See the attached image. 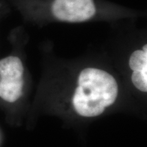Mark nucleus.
I'll list each match as a JSON object with an SVG mask.
<instances>
[{
  "label": "nucleus",
  "instance_id": "1",
  "mask_svg": "<svg viewBox=\"0 0 147 147\" xmlns=\"http://www.w3.org/2000/svg\"><path fill=\"white\" fill-rule=\"evenodd\" d=\"M118 84L110 74L103 69L87 67L80 71L73 105L78 115L93 117L104 113L115 102Z\"/></svg>",
  "mask_w": 147,
  "mask_h": 147
},
{
  "label": "nucleus",
  "instance_id": "2",
  "mask_svg": "<svg viewBox=\"0 0 147 147\" xmlns=\"http://www.w3.org/2000/svg\"><path fill=\"white\" fill-rule=\"evenodd\" d=\"M23 63L16 55H9L0 60V97L8 102H14L23 94Z\"/></svg>",
  "mask_w": 147,
  "mask_h": 147
},
{
  "label": "nucleus",
  "instance_id": "3",
  "mask_svg": "<svg viewBox=\"0 0 147 147\" xmlns=\"http://www.w3.org/2000/svg\"><path fill=\"white\" fill-rule=\"evenodd\" d=\"M51 12L60 21L81 23L95 16L96 5L93 0H54Z\"/></svg>",
  "mask_w": 147,
  "mask_h": 147
},
{
  "label": "nucleus",
  "instance_id": "4",
  "mask_svg": "<svg viewBox=\"0 0 147 147\" xmlns=\"http://www.w3.org/2000/svg\"><path fill=\"white\" fill-rule=\"evenodd\" d=\"M129 65L132 72L147 74V45L142 46V49L132 53L129 60Z\"/></svg>",
  "mask_w": 147,
  "mask_h": 147
},
{
  "label": "nucleus",
  "instance_id": "5",
  "mask_svg": "<svg viewBox=\"0 0 147 147\" xmlns=\"http://www.w3.org/2000/svg\"><path fill=\"white\" fill-rule=\"evenodd\" d=\"M2 16V15H1V10H0V16Z\"/></svg>",
  "mask_w": 147,
  "mask_h": 147
}]
</instances>
